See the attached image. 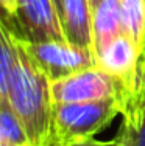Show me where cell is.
Listing matches in <instances>:
<instances>
[{
    "mask_svg": "<svg viewBox=\"0 0 145 146\" xmlns=\"http://www.w3.org/2000/svg\"><path fill=\"white\" fill-rule=\"evenodd\" d=\"M14 33V31H13ZM14 65L8 98L31 146H45L51 134V82L28 53L22 37L14 33Z\"/></svg>",
    "mask_w": 145,
    "mask_h": 146,
    "instance_id": "1",
    "label": "cell"
},
{
    "mask_svg": "<svg viewBox=\"0 0 145 146\" xmlns=\"http://www.w3.org/2000/svg\"><path fill=\"white\" fill-rule=\"evenodd\" d=\"M120 112L117 98L86 103H53L50 137L65 146L94 138Z\"/></svg>",
    "mask_w": 145,
    "mask_h": 146,
    "instance_id": "2",
    "label": "cell"
},
{
    "mask_svg": "<svg viewBox=\"0 0 145 146\" xmlns=\"http://www.w3.org/2000/svg\"><path fill=\"white\" fill-rule=\"evenodd\" d=\"M125 31L136 47V75L126 103L122 107L123 124L137 131L145 113V0H122Z\"/></svg>",
    "mask_w": 145,
    "mask_h": 146,
    "instance_id": "3",
    "label": "cell"
},
{
    "mask_svg": "<svg viewBox=\"0 0 145 146\" xmlns=\"http://www.w3.org/2000/svg\"><path fill=\"white\" fill-rule=\"evenodd\" d=\"M22 40L34 62L45 73L50 82L98 65L97 54L92 48L80 47L69 40Z\"/></svg>",
    "mask_w": 145,
    "mask_h": 146,
    "instance_id": "4",
    "label": "cell"
},
{
    "mask_svg": "<svg viewBox=\"0 0 145 146\" xmlns=\"http://www.w3.org/2000/svg\"><path fill=\"white\" fill-rule=\"evenodd\" d=\"M119 86L103 68L91 67L51 82L53 103H86L117 98Z\"/></svg>",
    "mask_w": 145,
    "mask_h": 146,
    "instance_id": "5",
    "label": "cell"
},
{
    "mask_svg": "<svg viewBox=\"0 0 145 146\" xmlns=\"http://www.w3.org/2000/svg\"><path fill=\"white\" fill-rule=\"evenodd\" d=\"M11 30L30 42L67 40L51 0H17V14Z\"/></svg>",
    "mask_w": 145,
    "mask_h": 146,
    "instance_id": "6",
    "label": "cell"
},
{
    "mask_svg": "<svg viewBox=\"0 0 145 146\" xmlns=\"http://www.w3.org/2000/svg\"><path fill=\"white\" fill-rule=\"evenodd\" d=\"M136 59H137L136 47H134V42L126 33L116 37L97 56L98 67L103 68L109 76H112L116 79L117 86H119L120 110H122L123 104L126 103L131 90H133L134 75H136Z\"/></svg>",
    "mask_w": 145,
    "mask_h": 146,
    "instance_id": "7",
    "label": "cell"
},
{
    "mask_svg": "<svg viewBox=\"0 0 145 146\" xmlns=\"http://www.w3.org/2000/svg\"><path fill=\"white\" fill-rule=\"evenodd\" d=\"M59 19L69 42L94 50L92 8L89 0H61Z\"/></svg>",
    "mask_w": 145,
    "mask_h": 146,
    "instance_id": "8",
    "label": "cell"
},
{
    "mask_svg": "<svg viewBox=\"0 0 145 146\" xmlns=\"http://www.w3.org/2000/svg\"><path fill=\"white\" fill-rule=\"evenodd\" d=\"M125 31L122 0H102L92 9L94 51L98 56L109 44Z\"/></svg>",
    "mask_w": 145,
    "mask_h": 146,
    "instance_id": "9",
    "label": "cell"
},
{
    "mask_svg": "<svg viewBox=\"0 0 145 146\" xmlns=\"http://www.w3.org/2000/svg\"><path fill=\"white\" fill-rule=\"evenodd\" d=\"M14 33L0 16V103L9 101V79L14 65Z\"/></svg>",
    "mask_w": 145,
    "mask_h": 146,
    "instance_id": "10",
    "label": "cell"
},
{
    "mask_svg": "<svg viewBox=\"0 0 145 146\" xmlns=\"http://www.w3.org/2000/svg\"><path fill=\"white\" fill-rule=\"evenodd\" d=\"M0 140L17 146H31L27 132L9 101L0 103Z\"/></svg>",
    "mask_w": 145,
    "mask_h": 146,
    "instance_id": "11",
    "label": "cell"
},
{
    "mask_svg": "<svg viewBox=\"0 0 145 146\" xmlns=\"http://www.w3.org/2000/svg\"><path fill=\"white\" fill-rule=\"evenodd\" d=\"M17 14V0H0V16L13 27Z\"/></svg>",
    "mask_w": 145,
    "mask_h": 146,
    "instance_id": "12",
    "label": "cell"
},
{
    "mask_svg": "<svg viewBox=\"0 0 145 146\" xmlns=\"http://www.w3.org/2000/svg\"><path fill=\"white\" fill-rule=\"evenodd\" d=\"M67 146H119V135L114 137L112 140H95V138H89V140L83 141H75Z\"/></svg>",
    "mask_w": 145,
    "mask_h": 146,
    "instance_id": "13",
    "label": "cell"
},
{
    "mask_svg": "<svg viewBox=\"0 0 145 146\" xmlns=\"http://www.w3.org/2000/svg\"><path fill=\"white\" fill-rule=\"evenodd\" d=\"M119 146H133V138H134V131L130 126L122 123L119 129Z\"/></svg>",
    "mask_w": 145,
    "mask_h": 146,
    "instance_id": "14",
    "label": "cell"
},
{
    "mask_svg": "<svg viewBox=\"0 0 145 146\" xmlns=\"http://www.w3.org/2000/svg\"><path fill=\"white\" fill-rule=\"evenodd\" d=\"M133 146H145V113H144L142 121H140L139 129H137L136 132H134Z\"/></svg>",
    "mask_w": 145,
    "mask_h": 146,
    "instance_id": "15",
    "label": "cell"
},
{
    "mask_svg": "<svg viewBox=\"0 0 145 146\" xmlns=\"http://www.w3.org/2000/svg\"><path fill=\"white\" fill-rule=\"evenodd\" d=\"M45 146H65V145H63V143H61V141H58L56 138L50 137V140H48V143H47Z\"/></svg>",
    "mask_w": 145,
    "mask_h": 146,
    "instance_id": "16",
    "label": "cell"
},
{
    "mask_svg": "<svg viewBox=\"0 0 145 146\" xmlns=\"http://www.w3.org/2000/svg\"><path fill=\"white\" fill-rule=\"evenodd\" d=\"M51 2L55 3V6H56V11H58V14H59V11H61V0H51Z\"/></svg>",
    "mask_w": 145,
    "mask_h": 146,
    "instance_id": "17",
    "label": "cell"
},
{
    "mask_svg": "<svg viewBox=\"0 0 145 146\" xmlns=\"http://www.w3.org/2000/svg\"><path fill=\"white\" fill-rule=\"evenodd\" d=\"M100 2H102V0H89V3H91V8L94 9V8H95L97 5H98Z\"/></svg>",
    "mask_w": 145,
    "mask_h": 146,
    "instance_id": "18",
    "label": "cell"
},
{
    "mask_svg": "<svg viewBox=\"0 0 145 146\" xmlns=\"http://www.w3.org/2000/svg\"><path fill=\"white\" fill-rule=\"evenodd\" d=\"M0 146H17V145H11V143H8V141H2V140H0Z\"/></svg>",
    "mask_w": 145,
    "mask_h": 146,
    "instance_id": "19",
    "label": "cell"
}]
</instances>
